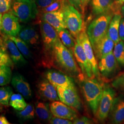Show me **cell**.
I'll return each instance as SVG.
<instances>
[{
	"mask_svg": "<svg viewBox=\"0 0 124 124\" xmlns=\"http://www.w3.org/2000/svg\"><path fill=\"white\" fill-rule=\"evenodd\" d=\"M73 54L59 39L54 47L53 62H56L58 66L68 74L80 75L81 70L78 66Z\"/></svg>",
	"mask_w": 124,
	"mask_h": 124,
	"instance_id": "1",
	"label": "cell"
},
{
	"mask_svg": "<svg viewBox=\"0 0 124 124\" xmlns=\"http://www.w3.org/2000/svg\"><path fill=\"white\" fill-rule=\"evenodd\" d=\"M79 78L85 100L94 115H96L102 98L103 86L98 80L94 78H86L84 76Z\"/></svg>",
	"mask_w": 124,
	"mask_h": 124,
	"instance_id": "2",
	"label": "cell"
},
{
	"mask_svg": "<svg viewBox=\"0 0 124 124\" xmlns=\"http://www.w3.org/2000/svg\"><path fill=\"white\" fill-rule=\"evenodd\" d=\"M62 11L66 29L76 39L85 26L83 15L77 9L70 4L68 0H62Z\"/></svg>",
	"mask_w": 124,
	"mask_h": 124,
	"instance_id": "3",
	"label": "cell"
},
{
	"mask_svg": "<svg viewBox=\"0 0 124 124\" xmlns=\"http://www.w3.org/2000/svg\"><path fill=\"white\" fill-rule=\"evenodd\" d=\"M114 15L112 12L102 13L98 15L90 23L87 33L93 47L107 33L109 23Z\"/></svg>",
	"mask_w": 124,
	"mask_h": 124,
	"instance_id": "4",
	"label": "cell"
},
{
	"mask_svg": "<svg viewBox=\"0 0 124 124\" xmlns=\"http://www.w3.org/2000/svg\"><path fill=\"white\" fill-rule=\"evenodd\" d=\"M36 2L33 0H13L11 12L23 23H27L35 19L38 14Z\"/></svg>",
	"mask_w": 124,
	"mask_h": 124,
	"instance_id": "5",
	"label": "cell"
},
{
	"mask_svg": "<svg viewBox=\"0 0 124 124\" xmlns=\"http://www.w3.org/2000/svg\"><path fill=\"white\" fill-rule=\"evenodd\" d=\"M40 31L43 46L45 54L53 62V51L55 46L60 39L56 30L48 23L44 20L40 23Z\"/></svg>",
	"mask_w": 124,
	"mask_h": 124,
	"instance_id": "6",
	"label": "cell"
},
{
	"mask_svg": "<svg viewBox=\"0 0 124 124\" xmlns=\"http://www.w3.org/2000/svg\"><path fill=\"white\" fill-rule=\"evenodd\" d=\"M115 98L114 90L109 86H105L96 115L99 121H103L108 117Z\"/></svg>",
	"mask_w": 124,
	"mask_h": 124,
	"instance_id": "7",
	"label": "cell"
},
{
	"mask_svg": "<svg viewBox=\"0 0 124 124\" xmlns=\"http://www.w3.org/2000/svg\"><path fill=\"white\" fill-rule=\"evenodd\" d=\"M78 38L87 58L91 65L93 75L95 77H97L99 79L100 73L98 70V62L95 58L94 53L93 52L92 45L89 38L87 33L85 31V26L79 35Z\"/></svg>",
	"mask_w": 124,
	"mask_h": 124,
	"instance_id": "8",
	"label": "cell"
},
{
	"mask_svg": "<svg viewBox=\"0 0 124 124\" xmlns=\"http://www.w3.org/2000/svg\"><path fill=\"white\" fill-rule=\"evenodd\" d=\"M56 89L61 102L73 108L80 110L81 102L75 87L66 88L57 86Z\"/></svg>",
	"mask_w": 124,
	"mask_h": 124,
	"instance_id": "9",
	"label": "cell"
},
{
	"mask_svg": "<svg viewBox=\"0 0 124 124\" xmlns=\"http://www.w3.org/2000/svg\"><path fill=\"white\" fill-rule=\"evenodd\" d=\"M73 53L76 60L80 66L82 75L86 78H94L95 76L92 67L85 53L78 36L75 39V46Z\"/></svg>",
	"mask_w": 124,
	"mask_h": 124,
	"instance_id": "10",
	"label": "cell"
},
{
	"mask_svg": "<svg viewBox=\"0 0 124 124\" xmlns=\"http://www.w3.org/2000/svg\"><path fill=\"white\" fill-rule=\"evenodd\" d=\"M91 5L93 13L97 15L108 12L114 14H121L120 11L123 6L115 0H91Z\"/></svg>",
	"mask_w": 124,
	"mask_h": 124,
	"instance_id": "11",
	"label": "cell"
},
{
	"mask_svg": "<svg viewBox=\"0 0 124 124\" xmlns=\"http://www.w3.org/2000/svg\"><path fill=\"white\" fill-rule=\"evenodd\" d=\"M19 19L12 12L4 13L2 18L1 31L6 36H17L21 29Z\"/></svg>",
	"mask_w": 124,
	"mask_h": 124,
	"instance_id": "12",
	"label": "cell"
},
{
	"mask_svg": "<svg viewBox=\"0 0 124 124\" xmlns=\"http://www.w3.org/2000/svg\"><path fill=\"white\" fill-rule=\"evenodd\" d=\"M50 108L53 116L73 120L77 114L73 108L59 101H53L50 104Z\"/></svg>",
	"mask_w": 124,
	"mask_h": 124,
	"instance_id": "13",
	"label": "cell"
},
{
	"mask_svg": "<svg viewBox=\"0 0 124 124\" xmlns=\"http://www.w3.org/2000/svg\"><path fill=\"white\" fill-rule=\"evenodd\" d=\"M2 40L13 63L18 66H22L25 65L27 62L26 60L13 41L8 36L6 35L3 37Z\"/></svg>",
	"mask_w": 124,
	"mask_h": 124,
	"instance_id": "14",
	"label": "cell"
},
{
	"mask_svg": "<svg viewBox=\"0 0 124 124\" xmlns=\"http://www.w3.org/2000/svg\"><path fill=\"white\" fill-rule=\"evenodd\" d=\"M45 75L46 79L56 88L57 86L66 88L75 87L74 80L71 78L58 72L50 70L47 71Z\"/></svg>",
	"mask_w": 124,
	"mask_h": 124,
	"instance_id": "15",
	"label": "cell"
},
{
	"mask_svg": "<svg viewBox=\"0 0 124 124\" xmlns=\"http://www.w3.org/2000/svg\"><path fill=\"white\" fill-rule=\"evenodd\" d=\"M98 63L100 73L104 77H108L114 73L118 67V62L111 52L100 59Z\"/></svg>",
	"mask_w": 124,
	"mask_h": 124,
	"instance_id": "16",
	"label": "cell"
},
{
	"mask_svg": "<svg viewBox=\"0 0 124 124\" xmlns=\"http://www.w3.org/2000/svg\"><path fill=\"white\" fill-rule=\"evenodd\" d=\"M18 36L30 47H36L39 44V35L36 29L31 25L21 26Z\"/></svg>",
	"mask_w": 124,
	"mask_h": 124,
	"instance_id": "17",
	"label": "cell"
},
{
	"mask_svg": "<svg viewBox=\"0 0 124 124\" xmlns=\"http://www.w3.org/2000/svg\"><path fill=\"white\" fill-rule=\"evenodd\" d=\"M115 43L108 34L104 36L93 47L94 54L98 59H100L108 54L113 52Z\"/></svg>",
	"mask_w": 124,
	"mask_h": 124,
	"instance_id": "18",
	"label": "cell"
},
{
	"mask_svg": "<svg viewBox=\"0 0 124 124\" xmlns=\"http://www.w3.org/2000/svg\"><path fill=\"white\" fill-rule=\"evenodd\" d=\"M42 18L43 20L48 23L57 32L66 29L62 10L43 13Z\"/></svg>",
	"mask_w": 124,
	"mask_h": 124,
	"instance_id": "19",
	"label": "cell"
},
{
	"mask_svg": "<svg viewBox=\"0 0 124 124\" xmlns=\"http://www.w3.org/2000/svg\"><path fill=\"white\" fill-rule=\"evenodd\" d=\"M11 84L15 90L26 99L32 96L31 86L22 75L16 73L12 76Z\"/></svg>",
	"mask_w": 124,
	"mask_h": 124,
	"instance_id": "20",
	"label": "cell"
},
{
	"mask_svg": "<svg viewBox=\"0 0 124 124\" xmlns=\"http://www.w3.org/2000/svg\"><path fill=\"white\" fill-rule=\"evenodd\" d=\"M38 89L40 95L45 99L52 102L59 100L56 88L46 79L40 81Z\"/></svg>",
	"mask_w": 124,
	"mask_h": 124,
	"instance_id": "21",
	"label": "cell"
},
{
	"mask_svg": "<svg viewBox=\"0 0 124 124\" xmlns=\"http://www.w3.org/2000/svg\"><path fill=\"white\" fill-rule=\"evenodd\" d=\"M109 115L112 123L120 124L124 121V99L115 98Z\"/></svg>",
	"mask_w": 124,
	"mask_h": 124,
	"instance_id": "22",
	"label": "cell"
},
{
	"mask_svg": "<svg viewBox=\"0 0 124 124\" xmlns=\"http://www.w3.org/2000/svg\"><path fill=\"white\" fill-rule=\"evenodd\" d=\"M122 18V14H116L114 15L109 23L107 34L115 43V45L120 41L119 26Z\"/></svg>",
	"mask_w": 124,
	"mask_h": 124,
	"instance_id": "23",
	"label": "cell"
},
{
	"mask_svg": "<svg viewBox=\"0 0 124 124\" xmlns=\"http://www.w3.org/2000/svg\"><path fill=\"white\" fill-rule=\"evenodd\" d=\"M35 113L38 117L42 120L49 121L53 117L50 106L44 102H37L35 104Z\"/></svg>",
	"mask_w": 124,
	"mask_h": 124,
	"instance_id": "24",
	"label": "cell"
},
{
	"mask_svg": "<svg viewBox=\"0 0 124 124\" xmlns=\"http://www.w3.org/2000/svg\"><path fill=\"white\" fill-rule=\"evenodd\" d=\"M57 32L62 44L73 53L75 46V40L70 32L66 29H64Z\"/></svg>",
	"mask_w": 124,
	"mask_h": 124,
	"instance_id": "25",
	"label": "cell"
},
{
	"mask_svg": "<svg viewBox=\"0 0 124 124\" xmlns=\"http://www.w3.org/2000/svg\"><path fill=\"white\" fill-rule=\"evenodd\" d=\"M9 105L17 111H21L26 107L27 103L21 94H13L9 101Z\"/></svg>",
	"mask_w": 124,
	"mask_h": 124,
	"instance_id": "26",
	"label": "cell"
},
{
	"mask_svg": "<svg viewBox=\"0 0 124 124\" xmlns=\"http://www.w3.org/2000/svg\"><path fill=\"white\" fill-rule=\"evenodd\" d=\"M8 37L15 43L18 49L22 54L24 57L26 58H30L31 57V52L29 49V46L23 40L17 36Z\"/></svg>",
	"mask_w": 124,
	"mask_h": 124,
	"instance_id": "27",
	"label": "cell"
},
{
	"mask_svg": "<svg viewBox=\"0 0 124 124\" xmlns=\"http://www.w3.org/2000/svg\"><path fill=\"white\" fill-rule=\"evenodd\" d=\"M13 64L3 43L2 38L0 37V67L4 65L12 67Z\"/></svg>",
	"mask_w": 124,
	"mask_h": 124,
	"instance_id": "28",
	"label": "cell"
},
{
	"mask_svg": "<svg viewBox=\"0 0 124 124\" xmlns=\"http://www.w3.org/2000/svg\"><path fill=\"white\" fill-rule=\"evenodd\" d=\"M16 114L18 117L22 121L32 120L35 118V107L31 103L27 104L26 107L23 110L17 111Z\"/></svg>",
	"mask_w": 124,
	"mask_h": 124,
	"instance_id": "29",
	"label": "cell"
},
{
	"mask_svg": "<svg viewBox=\"0 0 124 124\" xmlns=\"http://www.w3.org/2000/svg\"><path fill=\"white\" fill-rule=\"evenodd\" d=\"M11 67L2 66L0 67V86L8 84L12 78V72Z\"/></svg>",
	"mask_w": 124,
	"mask_h": 124,
	"instance_id": "30",
	"label": "cell"
},
{
	"mask_svg": "<svg viewBox=\"0 0 124 124\" xmlns=\"http://www.w3.org/2000/svg\"><path fill=\"white\" fill-rule=\"evenodd\" d=\"M13 91L10 86H2L0 87V103L4 106H8L9 101Z\"/></svg>",
	"mask_w": 124,
	"mask_h": 124,
	"instance_id": "31",
	"label": "cell"
},
{
	"mask_svg": "<svg viewBox=\"0 0 124 124\" xmlns=\"http://www.w3.org/2000/svg\"><path fill=\"white\" fill-rule=\"evenodd\" d=\"M113 53L118 63L122 66H124V41L120 40L115 45Z\"/></svg>",
	"mask_w": 124,
	"mask_h": 124,
	"instance_id": "32",
	"label": "cell"
},
{
	"mask_svg": "<svg viewBox=\"0 0 124 124\" xmlns=\"http://www.w3.org/2000/svg\"><path fill=\"white\" fill-rule=\"evenodd\" d=\"M62 0H56L54 2L47 7L41 9V12L43 13H45L62 10Z\"/></svg>",
	"mask_w": 124,
	"mask_h": 124,
	"instance_id": "33",
	"label": "cell"
},
{
	"mask_svg": "<svg viewBox=\"0 0 124 124\" xmlns=\"http://www.w3.org/2000/svg\"><path fill=\"white\" fill-rule=\"evenodd\" d=\"M112 86L124 93V73H122L116 77L113 80Z\"/></svg>",
	"mask_w": 124,
	"mask_h": 124,
	"instance_id": "34",
	"label": "cell"
},
{
	"mask_svg": "<svg viewBox=\"0 0 124 124\" xmlns=\"http://www.w3.org/2000/svg\"><path fill=\"white\" fill-rule=\"evenodd\" d=\"M12 0H0V13L8 12L12 6Z\"/></svg>",
	"mask_w": 124,
	"mask_h": 124,
	"instance_id": "35",
	"label": "cell"
},
{
	"mask_svg": "<svg viewBox=\"0 0 124 124\" xmlns=\"http://www.w3.org/2000/svg\"><path fill=\"white\" fill-rule=\"evenodd\" d=\"M50 124H72L73 122L70 120L63 119L53 116L51 120H49Z\"/></svg>",
	"mask_w": 124,
	"mask_h": 124,
	"instance_id": "36",
	"label": "cell"
},
{
	"mask_svg": "<svg viewBox=\"0 0 124 124\" xmlns=\"http://www.w3.org/2000/svg\"><path fill=\"white\" fill-rule=\"evenodd\" d=\"M73 124H93V121L86 117H81L76 118L73 120Z\"/></svg>",
	"mask_w": 124,
	"mask_h": 124,
	"instance_id": "37",
	"label": "cell"
},
{
	"mask_svg": "<svg viewBox=\"0 0 124 124\" xmlns=\"http://www.w3.org/2000/svg\"><path fill=\"white\" fill-rule=\"evenodd\" d=\"M56 0H36L37 6L40 9H43L51 4Z\"/></svg>",
	"mask_w": 124,
	"mask_h": 124,
	"instance_id": "38",
	"label": "cell"
},
{
	"mask_svg": "<svg viewBox=\"0 0 124 124\" xmlns=\"http://www.w3.org/2000/svg\"><path fill=\"white\" fill-rule=\"evenodd\" d=\"M68 1L70 4L74 7L80 13H82L81 0H68Z\"/></svg>",
	"mask_w": 124,
	"mask_h": 124,
	"instance_id": "39",
	"label": "cell"
},
{
	"mask_svg": "<svg viewBox=\"0 0 124 124\" xmlns=\"http://www.w3.org/2000/svg\"><path fill=\"white\" fill-rule=\"evenodd\" d=\"M119 37L120 40L124 41V18H121L119 26Z\"/></svg>",
	"mask_w": 124,
	"mask_h": 124,
	"instance_id": "40",
	"label": "cell"
},
{
	"mask_svg": "<svg viewBox=\"0 0 124 124\" xmlns=\"http://www.w3.org/2000/svg\"><path fill=\"white\" fill-rule=\"evenodd\" d=\"M89 0H81V7H82V14L84 16L86 7L88 3Z\"/></svg>",
	"mask_w": 124,
	"mask_h": 124,
	"instance_id": "41",
	"label": "cell"
},
{
	"mask_svg": "<svg viewBox=\"0 0 124 124\" xmlns=\"http://www.w3.org/2000/svg\"><path fill=\"white\" fill-rule=\"evenodd\" d=\"M10 123L7 120L6 117L2 115L0 116V124H10Z\"/></svg>",
	"mask_w": 124,
	"mask_h": 124,
	"instance_id": "42",
	"label": "cell"
},
{
	"mask_svg": "<svg viewBox=\"0 0 124 124\" xmlns=\"http://www.w3.org/2000/svg\"><path fill=\"white\" fill-rule=\"evenodd\" d=\"M2 13H0V31H1V23H2Z\"/></svg>",
	"mask_w": 124,
	"mask_h": 124,
	"instance_id": "43",
	"label": "cell"
},
{
	"mask_svg": "<svg viewBox=\"0 0 124 124\" xmlns=\"http://www.w3.org/2000/svg\"><path fill=\"white\" fill-rule=\"evenodd\" d=\"M115 0L121 4H123L124 3V0Z\"/></svg>",
	"mask_w": 124,
	"mask_h": 124,
	"instance_id": "44",
	"label": "cell"
},
{
	"mask_svg": "<svg viewBox=\"0 0 124 124\" xmlns=\"http://www.w3.org/2000/svg\"><path fill=\"white\" fill-rule=\"evenodd\" d=\"M121 11V13H122V14L124 16V5L122 7Z\"/></svg>",
	"mask_w": 124,
	"mask_h": 124,
	"instance_id": "45",
	"label": "cell"
},
{
	"mask_svg": "<svg viewBox=\"0 0 124 124\" xmlns=\"http://www.w3.org/2000/svg\"><path fill=\"white\" fill-rule=\"evenodd\" d=\"M1 109H2V107H1V105H0V112L1 111Z\"/></svg>",
	"mask_w": 124,
	"mask_h": 124,
	"instance_id": "46",
	"label": "cell"
}]
</instances>
